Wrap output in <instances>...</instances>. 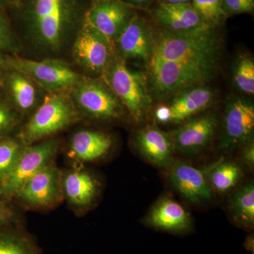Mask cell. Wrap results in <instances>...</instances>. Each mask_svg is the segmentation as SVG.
I'll return each mask as SVG.
<instances>
[{
  "instance_id": "obj_39",
  "label": "cell",
  "mask_w": 254,
  "mask_h": 254,
  "mask_svg": "<svg viewBox=\"0 0 254 254\" xmlns=\"http://www.w3.org/2000/svg\"><path fill=\"white\" fill-rule=\"evenodd\" d=\"M3 68H4L0 66V85L4 81L5 75L4 74V71H3Z\"/></svg>"
},
{
  "instance_id": "obj_11",
  "label": "cell",
  "mask_w": 254,
  "mask_h": 254,
  "mask_svg": "<svg viewBox=\"0 0 254 254\" xmlns=\"http://www.w3.org/2000/svg\"><path fill=\"white\" fill-rule=\"evenodd\" d=\"M217 122L212 114L195 116L169 132L175 152L183 155L200 154L210 145L216 132Z\"/></svg>"
},
{
  "instance_id": "obj_37",
  "label": "cell",
  "mask_w": 254,
  "mask_h": 254,
  "mask_svg": "<svg viewBox=\"0 0 254 254\" xmlns=\"http://www.w3.org/2000/svg\"><path fill=\"white\" fill-rule=\"evenodd\" d=\"M0 66L3 68L8 67V58L5 57L1 50H0Z\"/></svg>"
},
{
  "instance_id": "obj_6",
  "label": "cell",
  "mask_w": 254,
  "mask_h": 254,
  "mask_svg": "<svg viewBox=\"0 0 254 254\" xmlns=\"http://www.w3.org/2000/svg\"><path fill=\"white\" fill-rule=\"evenodd\" d=\"M59 146L56 138L25 146L14 168L0 183V200L6 202L14 198L32 177L53 163Z\"/></svg>"
},
{
  "instance_id": "obj_33",
  "label": "cell",
  "mask_w": 254,
  "mask_h": 254,
  "mask_svg": "<svg viewBox=\"0 0 254 254\" xmlns=\"http://www.w3.org/2000/svg\"><path fill=\"white\" fill-rule=\"evenodd\" d=\"M14 213L6 202L0 200V227L9 226L14 220Z\"/></svg>"
},
{
  "instance_id": "obj_10",
  "label": "cell",
  "mask_w": 254,
  "mask_h": 254,
  "mask_svg": "<svg viewBox=\"0 0 254 254\" xmlns=\"http://www.w3.org/2000/svg\"><path fill=\"white\" fill-rule=\"evenodd\" d=\"M209 169L210 165L196 168L187 162L174 159L166 170L169 181L182 198L192 204L201 205L214 198L208 180Z\"/></svg>"
},
{
  "instance_id": "obj_8",
  "label": "cell",
  "mask_w": 254,
  "mask_h": 254,
  "mask_svg": "<svg viewBox=\"0 0 254 254\" xmlns=\"http://www.w3.org/2000/svg\"><path fill=\"white\" fill-rule=\"evenodd\" d=\"M8 67L27 75L48 93L66 92L82 78L67 64L58 60L36 61L18 57L8 58Z\"/></svg>"
},
{
  "instance_id": "obj_36",
  "label": "cell",
  "mask_w": 254,
  "mask_h": 254,
  "mask_svg": "<svg viewBox=\"0 0 254 254\" xmlns=\"http://www.w3.org/2000/svg\"><path fill=\"white\" fill-rule=\"evenodd\" d=\"M254 235L251 234L246 238L244 246H245V250L250 251L251 252H252V254H254Z\"/></svg>"
},
{
  "instance_id": "obj_2",
  "label": "cell",
  "mask_w": 254,
  "mask_h": 254,
  "mask_svg": "<svg viewBox=\"0 0 254 254\" xmlns=\"http://www.w3.org/2000/svg\"><path fill=\"white\" fill-rule=\"evenodd\" d=\"M79 119V111L66 92L49 93L18 133L17 138L25 146L34 144L73 125Z\"/></svg>"
},
{
  "instance_id": "obj_13",
  "label": "cell",
  "mask_w": 254,
  "mask_h": 254,
  "mask_svg": "<svg viewBox=\"0 0 254 254\" xmlns=\"http://www.w3.org/2000/svg\"><path fill=\"white\" fill-rule=\"evenodd\" d=\"M133 16L126 4L118 0H105L87 13L84 23L113 47Z\"/></svg>"
},
{
  "instance_id": "obj_17",
  "label": "cell",
  "mask_w": 254,
  "mask_h": 254,
  "mask_svg": "<svg viewBox=\"0 0 254 254\" xmlns=\"http://www.w3.org/2000/svg\"><path fill=\"white\" fill-rule=\"evenodd\" d=\"M153 39L148 25L143 18L134 15L116 43L124 58L143 60L149 67L153 56Z\"/></svg>"
},
{
  "instance_id": "obj_30",
  "label": "cell",
  "mask_w": 254,
  "mask_h": 254,
  "mask_svg": "<svg viewBox=\"0 0 254 254\" xmlns=\"http://www.w3.org/2000/svg\"><path fill=\"white\" fill-rule=\"evenodd\" d=\"M0 50L15 54L19 51L18 43L4 16L0 12Z\"/></svg>"
},
{
  "instance_id": "obj_12",
  "label": "cell",
  "mask_w": 254,
  "mask_h": 254,
  "mask_svg": "<svg viewBox=\"0 0 254 254\" xmlns=\"http://www.w3.org/2000/svg\"><path fill=\"white\" fill-rule=\"evenodd\" d=\"M254 107L250 101L235 99L227 105L219 148L235 149L253 141Z\"/></svg>"
},
{
  "instance_id": "obj_32",
  "label": "cell",
  "mask_w": 254,
  "mask_h": 254,
  "mask_svg": "<svg viewBox=\"0 0 254 254\" xmlns=\"http://www.w3.org/2000/svg\"><path fill=\"white\" fill-rule=\"evenodd\" d=\"M242 146L240 154L241 162L250 170H253L254 168V143L253 141L248 142Z\"/></svg>"
},
{
  "instance_id": "obj_27",
  "label": "cell",
  "mask_w": 254,
  "mask_h": 254,
  "mask_svg": "<svg viewBox=\"0 0 254 254\" xmlns=\"http://www.w3.org/2000/svg\"><path fill=\"white\" fill-rule=\"evenodd\" d=\"M234 81L239 90L249 95L254 93V62L251 57H241L234 71Z\"/></svg>"
},
{
  "instance_id": "obj_28",
  "label": "cell",
  "mask_w": 254,
  "mask_h": 254,
  "mask_svg": "<svg viewBox=\"0 0 254 254\" xmlns=\"http://www.w3.org/2000/svg\"><path fill=\"white\" fill-rule=\"evenodd\" d=\"M190 4L202 19L212 28L218 26L225 17L221 0H191Z\"/></svg>"
},
{
  "instance_id": "obj_23",
  "label": "cell",
  "mask_w": 254,
  "mask_h": 254,
  "mask_svg": "<svg viewBox=\"0 0 254 254\" xmlns=\"http://www.w3.org/2000/svg\"><path fill=\"white\" fill-rule=\"evenodd\" d=\"M229 211L235 225L248 231L254 227V185L244 184L229 200Z\"/></svg>"
},
{
  "instance_id": "obj_18",
  "label": "cell",
  "mask_w": 254,
  "mask_h": 254,
  "mask_svg": "<svg viewBox=\"0 0 254 254\" xmlns=\"http://www.w3.org/2000/svg\"><path fill=\"white\" fill-rule=\"evenodd\" d=\"M64 198L75 208L85 209L93 204L99 193V184L92 175L73 169L62 176Z\"/></svg>"
},
{
  "instance_id": "obj_22",
  "label": "cell",
  "mask_w": 254,
  "mask_h": 254,
  "mask_svg": "<svg viewBox=\"0 0 254 254\" xmlns=\"http://www.w3.org/2000/svg\"><path fill=\"white\" fill-rule=\"evenodd\" d=\"M9 68L4 81L13 106L18 113H31L39 104V93L36 83L25 73L13 68Z\"/></svg>"
},
{
  "instance_id": "obj_35",
  "label": "cell",
  "mask_w": 254,
  "mask_h": 254,
  "mask_svg": "<svg viewBox=\"0 0 254 254\" xmlns=\"http://www.w3.org/2000/svg\"><path fill=\"white\" fill-rule=\"evenodd\" d=\"M151 1L152 0H123V2L125 4L133 5V6H144L149 4Z\"/></svg>"
},
{
  "instance_id": "obj_5",
  "label": "cell",
  "mask_w": 254,
  "mask_h": 254,
  "mask_svg": "<svg viewBox=\"0 0 254 254\" xmlns=\"http://www.w3.org/2000/svg\"><path fill=\"white\" fill-rule=\"evenodd\" d=\"M215 67L213 63L151 60L148 68L155 89L165 94L208 81Z\"/></svg>"
},
{
  "instance_id": "obj_19",
  "label": "cell",
  "mask_w": 254,
  "mask_h": 254,
  "mask_svg": "<svg viewBox=\"0 0 254 254\" xmlns=\"http://www.w3.org/2000/svg\"><path fill=\"white\" fill-rule=\"evenodd\" d=\"M154 15L157 21L170 31L187 32L212 28L190 3H163L155 9Z\"/></svg>"
},
{
  "instance_id": "obj_25",
  "label": "cell",
  "mask_w": 254,
  "mask_h": 254,
  "mask_svg": "<svg viewBox=\"0 0 254 254\" xmlns=\"http://www.w3.org/2000/svg\"><path fill=\"white\" fill-rule=\"evenodd\" d=\"M0 254H42L36 240L26 232L11 227H0Z\"/></svg>"
},
{
  "instance_id": "obj_21",
  "label": "cell",
  "mask_w": 254,
  "mask_h": 254,
  "mask_svg": "<svg viewBox=\"0 0 254 254\" xmlns=\"http://www.w3.org/2000/svg\"><path fill=\"white\" fill-rule=\"evenodd\" d=\"M113 145L111 136L95 131H80L73 135L68 147L70 158L79 162H93L108 154Z\"/></svg>"
},
{
  "instance_id": "obj_15",
  "label": "cell",
  "mask_w": 254,
  "mask_h": 254,
  "mask_svg": "<svg viewBox=\"0 0 254 254\" xmlns=\"http://www.w3.org/2000/svg\"><path fill=\"white\" fill-rule=\"evenodd\" d=\"M113 48L86 23L78 32L73 47L75 59L88 71L103 74L111 63Z\"/></svg>"
},
{
  "instance_id": "obj_34",
  "label": "cell",
  "mask_w": 254,
  "mask_h": 254,
  "mask_svg": "<svg viewBox=\"0 0 254 254\" xmlns=\"http://www.w3.org/2000/svg\"><path fill=\"white\" fill-rule=\"evenodd\" d=\"M170 110L168 105H160L155 113V118L158 123L166 125L170 123Z\"/></svg>"
},
{
  "instance_id": "obj_3",
  "label": "cell",
  "mask_w": 254,
  "mask_h": 254,
  "mask_svg": "<svg viewBox=\"0 0 254 254\" xmlns=\"http://www.w3.org/2000/svg\"><path fill=\"white\" fill-rule=\"evenodd\" d=\"M74 13L73 0H33L28 19L35 41L47 49H59Z\"/></svg>"
},
{
  "instance_id": "obj_1",
  "label": "cell",
  "mask_w": 254,
  "mask_h": 254,
  "mask_svg": "<svg viewBox=\"0 0 254 254\" xmlns=\"http://www.w3.org/2000/svg\"><path fill=\"white\" fill-rule=\"evenodd\" d=\"M219 48L213 28L187 32L165 29L153 39L151 60L216 64Z\"/></svg>"
},
{
  "instance_id": "obj_7",
  "label": "cell",
  "mask_w": 254,
  "mask_h": 254,
  "mask_svg": "<svg viewBox=\"0 0 254 254\" xmlns=\"http://www.w3.org/2000/svg\"><path fill=\"white\" fill-rule=\"evenodd\" d=\"M71 97L78 111L90 118L111 121L123 118V105L103 81L82 78L71 89Z\"/></svg>"
},
{
  "instance_id": "obj_31",
  "label": "cell",
  "mask_w": 254,
  "mask_h": 254,
  "mask_svg": "<svg viewBox=\"0 0 254 254\" xmlns=\"http://www.w3.org/2000/svg\"><path fill=\"white\" fill-rule=\"evenodd\" d=\"M222 8L225 16L252 12L254 0H221Z\"/></svg>"
},
{
  "instance_id": "obj_20",
  "label": "cell",
  "mask_w": 254,
  "mask_h": 254,
  "mask_svg": "<svg viewBox=\"0 0 254 254\" xmlns=\"http://www.w3.org/2000/svg\"><path fill=\"white\" fill-rule=\"evenodd\" d=\"M214 95L205 86L190 87L175 97L170 105V123L181 125L203 111L213 101Z\"/></svg>"
},
{
  "instance_id": "obj_9",
  "label": "cell",
  "mask_w": 254,
  "mask_h": 254,
  "mask_svg": "<svg viewBox=\"0 0 254 254\" xmlns=\"http://www.w3.org/2000/svg\"><path fill=\"white\" fill-rule=\"evenodd\" d=\"M62 176L59 168L50 164L26 182L14 198L30 208H51L64 198Z\"/></svg>"
},
{
  "instance_id": "obj_14",
  "label": "cell",
  "mask_w": 254,
  "mask_h": 254,
  "mask_svg": "<svg viewBox=\"0 0 254 254\" xmlns=\"http://www.w3.org/2000/svg\"><path fill=\"white\" fill-rule=\"evenodd\" d=\"M142 222L157 231L175 235H188L193 229V219L186 208L167 195L157 200Z\"/></svg>"
},
{
  "instance_id": "obj_16",
  "label": "cell",
  "mask_w": 254,
  "mask_h": 254,
  "mask_svg": "<svg viewBox=\"0 0 254 254\" xmlns=\"http://www.w3.org/2000/svg\"><path fill=\"white\" fill-rule=\"evenodd\" d=\"M133 144L142 158L157 168L166 170L174 160L175 148L169 132L157 125H148L135 133Z\"/></svg>"
},
{
  "instance_id": "obj_29",
  "label": "cell",
  "mask_w": 254,
  "mask_h": 254,
  "mask_svg": "<svg viewBox=\"0 0 254 254\" xmlns=\"http://www.w3.org/2000/svg\"><path fill=\"white\" fill-rule=\"evenodd\" d=\"M19 123L18 112L0 98V138L9 136Z\"/></svg>"
},
{
  "instance_id": "obj_4",
  "label": "cell",
  "mask_w": 254,
  "mask_h": 254,
  "mask_svg": "<svg viewBox=\"0 0 254 254\" xmlns=\"http://www.w3.org/2000/svg\"><path fill=\"white\" fill-rule=\"evenodd\" d=\"M105 73L110 89L131 118L137 123L144 120L152 103L144 73L132 71L122 58H117L110 63Z\"/></svg>"
},
{
  "instance_id": "obj_24",
  "label": "cell",
  "mask_w": 254,
  "mask_h": 254,
  "mask_svg": "<svg viewBox=\"0 0 254 254\" xmlns=\"http://www.w3.org/2000/svg\"><path fill=\"white\" fill-rule=\"evenodd\" d=\"M243 175L238 163L221 158L210 164L208 180L213 192L224 194L235 188Z\"/></svg>"
},
{
  "instance_id": "obj_26",
  "label": "cell",
  "mask_w": 254,
  "mask_h": 254,
  "mask_svg": "<svg viewBox=\"0 0 254 254\" xmlns=\"http://www.w3.org/2000/svg\"><path fill=\"white\" fill-rule=\"evenodd\" d=\"M24 147L17 137L0 138V183L14 168Z\"/></svg>"
},
{
  "instance_id": "obj_38",
  "label": "cell",
  "mask_w": 254,
  "mask_h": 254,
  "mask_svg": "<svg viewBox=\"0 0 254 254\" xmlns=\"http://www.w3.org/2000/svg\"><path fill=\"white\" fill-rule=\"evenodd\" d=\"M191 0H164L166 4H177V3H190Z\"/></svg>"
},
{
  "instance_id": "obj_40",
  "label": "cell",
  "mask_w": 254,
  "mask_h": 254,
  "mask_svg": "<svg viewBox=\"0 0 254 254\" xmlns=\"http://www.w3.org/2000/svg\"><path fill=\"white\" fill-rule=\"evenodd\" d=\"M20 0H0V1L4 4H14V3L18 2Z\"/></svg>"
}]
</instances>
